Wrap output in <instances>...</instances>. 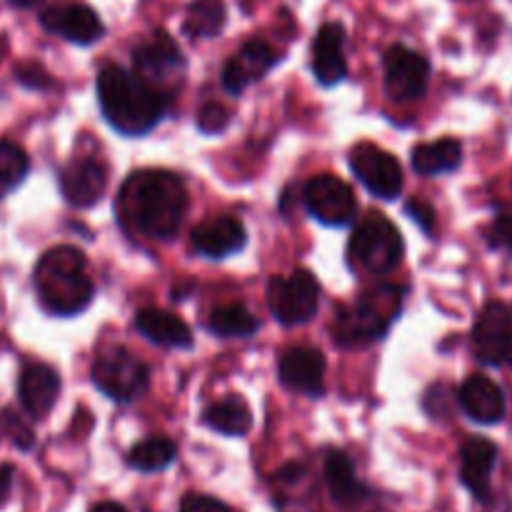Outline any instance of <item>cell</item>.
I'll use <instances>...</instances> for the list:
<instances>
[{
    "mask_svg": "<svg viewBox=\"0 0 512 512\" xmlns=\"http://www.w3.org/2000/svg\"><path fill=\"white\" fill-rule=\"evenodd\" d=\"M188 210V188L170 170H138L123 183L118 215L125 230L150 240L178 235Z\"/></svg>",
    "mask_w": 512,
    "mask_h": 512,
    "instance_id": "6da1fadb",
    "label": "cell"
},
{
    "mask_svg": "<svg viewBox=\"0 0 512 512\" xmlns=\"http://www.w3.org/2000/svg\"><path fill=\"white\" fill-rule=\"evenodd\" d=\"M98 100L110 128L128 138L150 133L163 120L168 98L143 78L120 65H108L98 75Z\"/></svg>",
    "mask_w": 512,
    "mask_h": 512,
    "instance_id": "7a4b0ae2",
    "label": "cell"
},
{
    "mask_svg": "<svg viewBox=\"0 0 512 512\" xmlns=\"http://www.w3.org/2000/svg\"><path fill=\"white\" fill-rule=\"evenodd\" d=\"M35 293L50 315L70 318L83 313L93 300V280L83 250L58 245L38 260L33 273Z\"/></svg>",
    "mask_w": 512,
    "mask_h": 512,
    "instance_id": "3957f363",
    "label": "cell"
},
{
    "mask_svg": "<svg viewBox=\"0 0 512 512\" xmlns=\"http://www.w3.org/2000/svg\"><path fill=\"white\" fill-rule=\"evenodd\" d=\"M400 290L385 288L378 293H368L353 303L350 308H343L335 318L333 338L340 345H363L370 340H380L393 320L400 313Z\"/></svg>",
    "mask_w": 512,
    "mask_h": 512,
    "instance_id": "277c9868",
    "label": "cell"
},
{
    "mask_svg": "<svg viewBox=\"0 0 512 512\" xmlns=\"http://www.w3.org/2000/svg\"><path fill=\"white\" fill-rule=\"evenodd\" d=\"M403 238L383 213H368L350 235L348 253L353 263L373 275L390 273L403 260Z\"/></svg>",
    "mask_w": 512,
    "mask_h": 512,
    "instance_id": "5b68a950",
    "label": "cell"
},
{
    "mask_svg": "<svg viewBox=\"0 0 512 512\" xmlns=\"http://www.w3.org/2000/svg\"><path fill=\"white\" fill-rule=\"evenodd\" d=\"M95 388L115 403H133L148 390L150 370L140 358L125 348H108L95 358L93 370Z\"/></svg>",
    "mask_w": 512,
    "mask_h": 512,
    "instance_id": "8992f818",
    "label": "cell"
},
{
    "mask_svg": "<svg viewBox=\"0 0 512 512\" xmlns=\"http://www.w3.org/2000/svg\"><path fill=\"white\" fill-rule=\"evenodd\" d=\"M133 73L168 98L185 78L183 50L165 30H155L133 50Z\"/></svg>",
    "mask_w": 512,
    "mask_h": 512,
    "instance_id": "52a82bcc",
    "label": "cell"
},
{
    "mask_svg": "<svg viewBox=\"0 0 512 512\" xmlns=\"http://www.w3.org/2000/svg\"><path fill=\"white\" fill-rule=\"evenodd\" d=\"M320 305V285L310 270L278 275L268 283V308L283 325H303L313 320Z\"/></svg>",
    "mask_w": 512,
    "mask_h": 512,
    "instance_id": "ba28073f",
    "label": "cell"
},
{
    "mask_svg": "<svg viewBox=\"0 0 512 512\" xmlns=\"http://www.w3.org/2000/svg\"><path fill=\"white\" fill-rule=\"evenodd\" d=\"M303 200L308 213L323 225H330V228L348 225L355 218V210H358L353 188L343 178L328 173L315 175L313 180H308Z\"/></svg>",
    "mask_w": 512,
    "mask_h": 512,
    "instance_id": "9c48e42d",
    "label": "cell"
},
{
    "mask_svg": "<svg viewBox=\"0 0 512 512\" xmlns=\"http://www.w3.org/2000/svg\"><path fill=\"white\" fill-rule=\"evenodd\" d=\"M473 350L483 365H512V308L488 303L480 310L473 328Z\"/></svg>",
    "mask_w": 512,
    "mask_h": 512,
    "instance_id": "30bf717a",
    "label": "cell"
},
{
    "mask_svg": "<svg viewBox=\"0 0 512 512\" xmlns=\"http://www.w3.org/2000/svg\"><path fill=\"white\" fill-rule=\"evenodd\" d=\"M350 168L375 198L393 200L403 190V168L388 150L360 143L350 150Z\"/></svg>",
    "mask_w": 512,
    "mask_h": 512,
    "instance_id": "8fae6325",
    "label": "cell"
},
{
    "mask_svg": "<svg viewBox=\"0 0 512 512\" xmlns=\"http://www.w3.org/2000/svg\"><path fill=\"white\" fill-rule=\"evenodd\" d=\"M430 63L405 45H393L385 53V93L398 103L423 98L428 90Z\"/></svg>",
    "mask_w": 512,
    "mask_h": 512,
    "instance_id": "7c38bea8",
    "label": "cell"
},
{
    "mask_svg": "<svg viewBox=\"0 0 512 512\" xmlns=\"http://www.w3.org/2000/svg\"><path fill=\"white\" fill-rule=\"evenodd\" d=\"M40 25L75 45H90L103 38V20L85 3H55L40 10Z\"/></svg>",
    "mask_w": 512,
    "mask_h": 512,
    "instance_id": "4fadbf2b",
    "label": "cell"
},
{
    "mask_svg": "<svg viewBox=\"0 0 512 512\" xmlns=\"http://www.w3.org/2000/svg\"><path fill=\"white\" fill-rule=\"evenodd\" d=\"M108 188V168L95 155L73 158L60 170V190L75 208H90L103 198Z\"/></svg>",
    "mask_w": 512,
    "mask_h": 512,
    "instance_id": "5bb4252c",
    "label": "cell"
},
{
    "mask_svg": "<svg viewBox=\"0 0 512 512\" xmlns=\"http://www.w3.org/2000/svg\"><path fill=\"white\" fill-rule=\"evenodd\" d=\"M190 243H193L195 253L203 255V258L223 260L245 248L248 233H245L243 220L235 218V215H215V218L195 225Z\"/></svg>",
    "mask_w": 512,
    "mask_h": 512,
    "instance_id": "9a60e30c",
    "label": "cell"
},
{
    "mask_svg": "<svg viewBox=\"0 0 512 512\" xmlns=\"http://www.w3.org/2000/svg\"><path fill=\"white\" fill-rule=\"evenodd\" d=\"M278 63V53L273 50V45L265 43V40L255 38L248 40L233 58L225 63L223 68V85L230 95H240L248 85L258 83L265 78L273 65Z\"/></svg>",
    "mask_w": 512,
    "mask_h": 512,
    "instance_id": "2e32d148",
    "label": "cell"
},
{
    "mask_svg": "<svg viewBox=\"0 0 512 512\" xmlns=\"http://www.w3.org/2000/svg\"><path fill=\"white\" fill-rule=\"evenodd\" d=\"M278 373L280 383L288 390L318 398L325 390V355L318 348H308V345L290 348L280 358Z\"/></svg>",
    "mask_w": 512,
    "mask_h": 512,
    "instance_id": "e0dca14e",
    "label": "cell"
},
{
    "mask_svg": "<svg viewBox=\"0 0 512 512\" xmlns=\"http://www.w3.org/2000/svg\"><path fill=\"white\" fill-rule=\"evenodd\" d=\"M495 463H498V448L485 438H470L460 448V483L480 500L490 503V478H493Z\"/></svg>",
    "mask_w": 512,
    "mask_h": 512,
    "instance_id": "ac0fdd59",
    "label": "cell"
},
{
    "mask_svg": "<svg viewBox=\"0 0 512 512\" xmlns=\"http://www.w3.org/2000/svg\"><path fill=\"white\" fill-rule=\"evenodd\" d=\"M460 408L465 410L470 420L480 425H495L505 418V393L495 380H490L488 375H473L463 383L458 393Z\"/></svg>",
    "mask_w": 512,
    "mask_h": 512,
    "instance_id": "d6986e66",
    "label": "cell"
},
{
    "mask_svg": "<svg viewBox=\"0 0 512 512\" xmlns=\"http://www.w3.org/2000/svg\"><path fill=\"white\" fill-rule=\"evenodd\" d=\"M18 395L25 413L40 420L53 410L60 395V375L45 363L25 365L18 380Z\"/></svg>",
    "mask_w": 512,
    "mask_h": 512,
    "instance_id": "ffe728a7",
    "label": "cell"
},
{
    "mask_svg": "<svg viewBox=\"0 0 512 512\" xmlns=\"http://www.w3.org/2000/svg\"><path fill=\"white\" fill-rule=\"evenodd\" d=\"M313 73L320 85L343 83L348 75V60H345V30L340 23H325L318 30L313 43Z\"/></svg>",
    "mask_w": 512,
    "mask_h": 512,
    "instance_id": "44dd1931",
    "label": "cell"
},
{
    "mask_svg": "<svg viewBox=\"0 0 512 512\" xmlns=\"http://www.w3.org/2000/svg\"><path fill=\"white\" fill-rule=\"evenodd\" d=\"M135 328H138V333L143 335V338L160 345V348L185 350L193 345V333H190V328L185 325V320L168 313V310L143 308L135 315Z\"/></svg>",
    "mask_w": 512,
    "mask_h": 512,
    "instance_id": "7402d4cb",
    "label": "cell"
},
{
    "mask_svg": "<svg viewBox=\"0 0 512 512\" xmlns=\"http://www.w3.org/2000/svg\"><path fill=\"white\" fill-rule=\"evenodd\" d=\"M325 483H328L330 498L340 508H355L370 498L368 485L355 475L353 463L340 450H330L325 458Z\"/></svg>",
    "mask_w": 512,
    "mask_h": 512,
    "instance_id": "603a6c76",
    "label": "cell"
},
{
    "mask_svg": "<svg viewBox=\"0 0 512 512\" xmlns=\"http://www.w3.org/2000/svg\"><path fill=\"white\" fill-rule=\"evenodd\" d=\"M410 163H413L415 173L425 175V178L453 173V170H458L460 163H463V145L455 138H443L435 140V143L415 145L413 155H410Z\"/></svg>",
    "mask_w": 512,
    "mask_h": 512,
    "instance_id": "cb8c5ba5",
    "label": "cell"
},
{
    "mask_svg": "<svg viewBox=\"0 0 512 512\" xmlns=\"http://www.w3.org/2000/svg\"><path fill=\"white\" fill-rule=\"evenodd\" d=\"M203 423L218 433L228 435V438H243L253 428L250 408L240 395H228V398L210 405L203 413Z\"/></svg>",
    "mask_w": 512,
    "mask_h": 512,
    "instance_id": "d4e9b609",
    "label": "cell"
},
{
    "mask_svg": "<svg viewBox=\"0 0 512 512\" xmlns=\"http://www.w3.org/2000/svg\"><path fill=\"white\" fill-rule=\"evenodd\" d=\"M178 458V448L168 438H148L133 445L128 453V465L138 473H160L170 468Z\"/></svg>",
    "mask_w": 512,
    "mask_h": 512,
    "instance_id": "484cf974",
    "label": "cell"
},
{
    "mask_svg": "<svg viewBox=\"0 0 512 512\" xmlns=\"http://www.w3.org/2000/svg\"><path fill=\"white\" fill-rule=\"evenodd\" d=\"M225 18V5L223 0H193L185 15L183 30L190 38H215L223 30Z\"/></svg>",
    "mask_w": 512,
    "mask_h": 512,
    "instance_id": "4316f807",
    "label": "cell"
},
{
    "mask_svg": "<svg viewBox=\"0 0 512 512\" xmlns=\"http://www.w3.org/2000/svg\"><path fill=\"white\" fill-rule=\"evenodd\" d=\"M208 328L220 338H250L258 333L260 323L245 305H223L210 313Z\"/></svg>",
    "mask_w": 512,
    "mask_h": 512,
    "instance_id": "83f0119b",
    "label": "cell"
},
{
    "mask_svg": "<svg viewBox=\"0 0 512 512\" xmlns=\"http://www.w3.org/2000/svg\"><path fill=\"white\" fill-rule=\"evenodd\" d=\"M28 155L20 145L0 140V198L13 193L28 175Z\"/></svg>",
    "mask_w": 512,
    "mask_h": 512,
    "instance_id": "f1b7e54d",
    "label": "cell"
},
{
    "mask_svg": "<svg viewBox=\"0 0 512 512\" xmlns=\"http://www.w3.org/2000/svg\"><path fill=\"white\" fill-rule=\"evenodd\" d=\"M0 438H5L18 450H30L35 445V433L30 425L10 408L0 410Z\"/></svg>",
    "mask_w": 512,
    "mask_h": 512,
    "instance_id": "f546056e",
    "label": "cell"
},
{
    "mask_svg": "<svg viewBox=\"0 0 512 512\" xmlns=\"http://www.w3.org/2000/svg\"><path fill=\"white\" fill-rule=\"evenodd\" d=\"M228 123H230V113L223 108V105L208 103L200 108L198 128L203 130V133H220V130L228 128Z\"/></svg>",
    "mask_w": 512,
    "mask_h": 512,
    "instance_id": "4dcf8cb0",
    "label": "cell"
},
{
    "mask_svg": "<svg viewBox=\"0 0 512 512\" xmlns=\"http://www.w3.org/2000/svg\"><path fill=\"white\" fill-rule=\"evenodd\" d=\"M488 243L495 250L512 253V213H500L488 230Z\"/></svg>",
    "mask_w": 512,
    "mask_h": 512,
    "instance_id": "1f68e13d",
    "label": "cell"
},
{
    "mask_svg": "<svg viewBox=\"0 0 512 512\" xmlns=\"http://www.w3.org/2000/svg\"><path fill=\"white\" fill-rule=\"evenodd\" d=\"M180 512H233L225 503L210 498V495H185L183 503H180Z\"/></svg>",
    "mask_w": 512,
    "mask_h": 512,
    "instance_id": "d6a6232c",
    "label": "cell"
},
{
    "mask_svg": "<svg viewBox=\"0 0 512 512\" xmlns=\"http://www.w3.org/2000/svg\"><path fill=\"white\" fill-rule=\"evenodd\" d=\"M408 215L415 220V223L420 225V228L425 230V233H433V225H435V213L430 205L420 203V200H415V203H408Z\"/></svg>",
    "mask_w": 512,
    "mask_h": 512,
    "instance_id": "836d02e7",
    "label": "cell"
},
{
    "mask_svg": "<svg viewBox=\"0 0 512 512\" xmlns=\"http://www.w3.org/2000/svg\"><path fill=\"white\" fill-rule=\"evenodd\" d=\"M10 488H13V468L10 465H0V508L10 498Z\"/></svg>",
    "mask_w": 512,
    "mask_h": 512,
    "instance_id": "e575fe53",
    "label": "cell"
},
{
    "mask_svg": "<svg viewBox=\"0 0 512 512\" xmlns=\"http://www.w3.org/2000/svg\"><path fill=\"white\" fill-rule=\"evenodd\" d=\"M90 512H128L123 508V505H118V503H98V505H93V508H90Z\"/></svg>",
    "mask_w": 512,
    "mask_h": 512,
    "instance_id": "d590c367",
    "label": "cell"
},
{
    "mask_svg": "<svg viewBox=\"0 0 512 512\" xmlns=\"http://www.w3.org/2000/svg\"><path fill=\"white\" fill-rule=\"evenodd\" d=\"M10 3H13L15 8H33V5H38L40 0H10Z\"/></svg>",
    "mask_w": 512,
    "mask_h": 512,
    "instance_id": "8d00e7d4",
    "label": "cell"
}]
</instances>
